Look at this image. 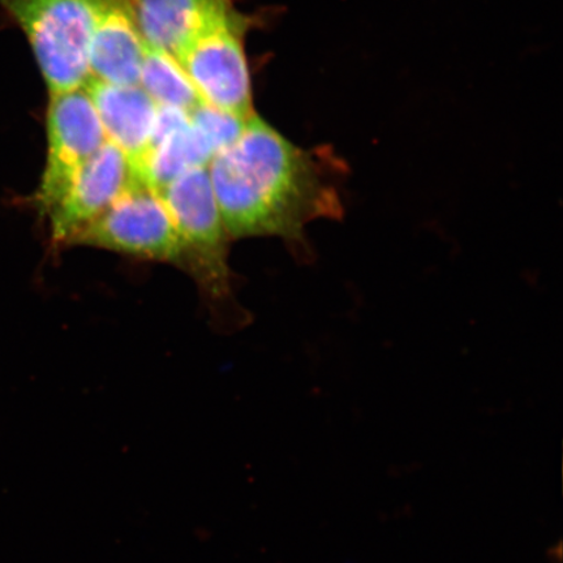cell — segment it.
Wrapping results in <instances>:
<instances>
[{
    "label": "cell",
    "instance_id": "6da1fadb",
    "mask_svg": "<svg viewBox=\"0 0 563 563\" xmlns=\"http://www.w3.org/2000/svg\"><path fill=\"white\" fill-rule=\"evenodd\" d=\"M208 172L230 241L277 236L301 245L309 223L343 216L335 174L257 115Z\"/></svg>",
    "mask_w": 563,
    "mask_h": 563
},
{
    "label": "cell",
    "instance_id": "7a4b0ae2",
    "mask_svg": "<svg viewBox=\"0 0 563 563\" xmlns=\"http://www.w3.org/2000/svg\"><path fill=\"white\" fill-rule=\"evenodd\" d=\"M26 35L51 95L86 87L96 0H0Z\"/></svg>",
    "mask_w": 563,
    "mask_h": 563
},
{
    "label": "cell",
    "instance_id": "3957f363",
    "mask_svg": "<svg viewBox=\"0 0 563 563\" xmlns=\"http://www.w3.org/2000/svg\"><path fill=\"white\" fill-rule=\"evenodd\" d=\"M181 243L183 266L201 291L218 301L231 292L230 238L208 167L191 168L158 191Z\"/></svg>",
    "mask_w": 563,
    "mask_h": 563
},
{
    "label": "cell",
    "instance_id": "277c9868",
    "mask_svg": "<svg viewBox=\"0 0 563 563\" xmlns=\"http://www.w3.org/2000/svg\"><path fill=\"white\" fill-rule=\"evenodd\" d=\"M74 245L93 246L121 255L183 266V250L164 200L137 179L77 236Z\"/></svg>",
    "mask_w": 563,
    "mask_h": 563
},
{
    "label": "cell",
    "instance_id": "5b68a950",
    "mask_svg": "<svg viewBox=\"0 0 563 563\" xmlns=\"http://www.w3.org/2000/svg\"><path fill=\"white\" fill-rule=\"evenodd\" d=\"M243 32L241 16L232 11L203 27L175 58L186 70L202 102L249 119L255 112Z\"/></svg>",
    "mask_w": 563,
    "mask_h": 563
},
{
    "label": "cell",
    "instance_id": "8992f818",
    "mask_svg": "<svg viewBox=\"0 0 563 563\" xmlns=\"http://www.w3.org/2000/svg\"><path fill=\"white\" fill-rule=\"evenodd\" d=\"M46 125V165L32 200L42 220L67 194L82 166L108 141L84 88L51 95Z\"/></svg>",
    "mask_w": 563,
    "mask_h": 563
},
{
    "label": "cell",
    "instance_id": "52a82bcc",
    "mask_svg": "<svg viewBox=\"0 0 563 563\" xmlns=\"http://www.w3.org/2000/svg\"><path fill=\"white\" fill-rule=\"evenodd\" d=\"M139 178L124 152L110 141L82 166L63 199L45 218L56 246H73Z\"/></svg>",
    "mask_w": 563,
    "mask_h": 563
},
{
    "label": "cell",
    "instance_id": "ba28073f",
    "mask_svg": "<svg viewBox=\"0 0 563 563\" xmlns=\"http://www.w3.org/2000/svg\"><path fill=\"white\" fill-rule=\"evenodd\" d=\"M145 46L131 0H96L90 77L112 86H139Z\"/></svg>",
    "mask_w": 563,
    "mask_h": 563
},
{
    "label": "cell",
    "instance_id": "9c48e42d",
    "mask_svg": "<svg viewBox=\"0 0 563 563\" xmlns=\"http://www.w3.org/2000/svg\"><path fill=\"white\" fill-rule=\"evenodd\" d=\"M84 89L95 104L106 137L136 168L150 147L158 106L140 86H112L89 77Z\"/></svg>",
    "mask_w": 563,
    "mask_h": 563
},
{
    "label": "cell",
    "instance_id": "30bf717a",
    "mask_svg": "<svg viewBox=\"0 0 563 563\" xmlns=\"http://www.w3.org/2000/svg\"><path fill=\"white\" fill-rule=\"evenodd\" d=\"M147 45L178 55L195 35L232 11L230 0H131Z\"/></svg>",
    "mask_w": 563,
    "mask_h": 563
},
{
    "label": "cell",
    "instance_id": "8fae6325",
    "mask_svg": "<svg viewBox=\"0 0 563 563\" xmlns=\"http://www.w3.org/2000/svg\"><path fill=\"white\" fill-rule=\"evenodd\" d=\"M139 86L157 106L191 112L202 100L175 56L158 47L145 46Z\"/></svg>",
    "mask_w": 563,
    "mask_h": 563
},
{
    "label": "cell",
    "instance_id": "7c38bea8",
    "mask_svg": "<svg viewBox=\"0 0 563 563\" xmlns=\"http://www.w3.org/2000/svg\"><path fill=\"white\" fill-rule=\"evenodd\" d=\"M249 119L232 115L230 112L218 110L206 102H201L189 112V121L206 140L214 157L235 143L242 135Z\"/></svg>",
    "mask_w": 563,
    "mask_h": 563
}]
</instances>
